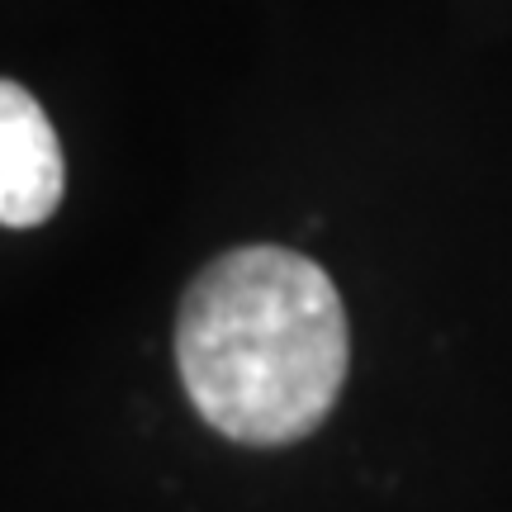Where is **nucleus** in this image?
Listing matches in <instances>:
<instances>
[{
  "label": "nucleus",
  "mask_w": 512,
  "mask_h": 512,
  "mask_svg": "<svg viewBox=\"0 0 512 512\" xmlns=\"http://www.w3.org/2000/svg\"><path fill=\"white\" fill-rule=\"evenodd\" d=\"M351 361L347 309L313 256L238 247L195 275L176 318V366L200 418L247 446L309 437Z\"/></svg>",
  "instance_id": "obj_1"
},
{
  "label": "nucleus",
  "mask_w": 512,
  "mask_h": 512,
  "mask_svg": "<svg viewBox=\"0 0 512 512\" xmlns=\"http://www.w3.org/2000/svg\"><path fill=\"white\" fill-rule=\"evenodd\" d=\"M62 147L34 95L0 81V223L38 228L62 204Z\"/></svg>",
  "instance_id": "obj_2"
}]
</instances>
